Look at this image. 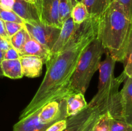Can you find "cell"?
<instances>
[{
    "instance_id": "obj_21",
    "label": "cell",
    "mask_w": 132,
    "mask_h": 131,
    "mask_svg": "<svg viewBox=\"0 0 132 131\" xmlns=\"http://www.w3.org/2000/svg\"><path fill=\"white\" fill-rule=\"evenodd\" d=\"M111 117L108 112L101 114L94 125L92 131H110Z\"/></svg>"
},
{
    "instance_id": "obj_19",
    "label": "cell",
    "mask_w": 132,
    "mask_h": 131,
    "mask_svg": "<svg viewBox=\"0 0 132 131\" xmlns=\"http://www.w3.org/2000/svg\"><path fill=\"white\" fill-rule=\"evenodd\" d=\"M75 4L74 0H59V18L62 24L71 16L72 8Z\"/></svg>"
},
{
    "instance_id": "obj_16",
    "label": "cell",
    "mask_w": 132,
    "mask_h": 131,
    "mask_svg": "<svg viewBox=\"0 0 132 131\" xmlns=\"http://www.w3.org/2000/svg\"><path fill=\"white\" fill-rule=\"evenodd\" d=\"M90 16L99 17L111 3V0H82Z\"/></svg>"
},
{
    "instance_id": "obj_30",
    "label": "cell",
    "mask_w": 132,
    "mask_h": 131,
    "mask_svg": "<svg viewBox=\"0 0 132 131\" xmlns=\"http://www.w3.org/2000/svg\"><path fill=\"white\" fill-rule=\"evenodd\" d=\"M14 0H0V5L4 8L12 10Z\"/></svg>"
},
{
    "instance_id": "obj_2",
    "label": "cell",
    "mask_w": 132,
    "mask_h": 131,
    "mask_svg": "<svg viewBox=\"0 0 132 131\" xmlns=\"http://www.w3.org/2000/svg\"><path fill=\"white\" fill-rule=\"evenodd\" d=\"M131 26L123 6L116 1H112L99 17L97 38L117 62L123 59Z\"/></svg>"
},
{
    "instance_id": "obj_17",
    "label": "cell",
    "mask_w": 132,
    "mask_h": 131,
    "mask_svg": "<svg viewBox=\"0 0 132 131\" xmlns=\"http://www.w3.org/2000/svg\"><path fill=\"white\" fill-rule=\"evenodd\" d=\"M121 62L124 64V73L127 77L132 78V26L125 55Z\"/></svg>"
},
{
    "instance_id": "obj_33",
    "label": "cell",
    "mask_w": 132,
    "mask_h": 131,
    "mask_svg": "<svg viewBox=\"0 0 132 131\" xmlns=\"http://www.w3.org/2000/svg\"><path fill=\"white\" fill-rule=\"evenodd\" d=\"M3 77V72L2 70H1V65H0V77Z\"/></svg>"
},
{
    "instance_id": "obj_14",
    "label": "cell",
    "mask_w": 132,
    "mask_h": 131,
    "mask_svg": "<svg viewBox=\"0 0 132 131\" xmlns=\"http://www.w3.org/2000/svg\"><path fill=\"white\" fill-rule=\"evenodd\" d=\"M65 99L67 117L76 115L88 107L85 95L82 93L72 94Z\"/></svg>"
},
{
    "instance_id": "obj_13",
    "label": "cell",
    "mask_w": 132,
    "mask_h": 131,
    "mask_svg": "<svg viewBox=\"0 0 132 131\" xmlns=\"http://www.w3.org/2000/svg\"><path fill=\"white\" fill-rule=\"evenodd\" d=\"M19 56L32 55L41 58L46 64L50 57V50L43 46L29 35L21 50L19 51Z\"/></svg>"
},
{
    "instance_id": "obj_10",
    "label": "cell",
    "mask_w": 132,
    "mask_h": 131,
    "mask_svg": "<svg viewBox=\"0 0 132 131\" xmlns=\"http://www.w3.org/2000/svg\"><path fill=\"white\" fill-rule=\"evenodd\" d=\"M121 119L132 125V78L126 77L120 91Z\"/></svg>"
},
{
    "instance_id": "obj_8",
    "label": "cell",
    "mask_w": 132,
    "mask_h": 131,
    "mask_svg": "<svg viewBox=\"0 0 132 131\" xmlns=\"http://www.w3.org/2000/svg\"><path fill=\"white\" fill-rule=\"evenodd\" d=\"M41 110L36 111L19 119V121L14 125L13 131H45L55 122L43 123L39 119V114Z\"/></svg>"
},
{
    "instance_id": "obj_20",
    "label": "cell",
    "mask_w": 132,
    "mask_h": 131,
    "mask_svg": "<svg viewBox=\"0 0 132 131\" xmlns=\"http://www.w3.org/2000/svg\"><path fill=\"white\" fill-rule=\"evenodd\" d=\"M28 36L29 34L24 26L19 32L10 38V42L12 46L19 51L24 46Z\"/></svg>"
},
{
    "instance_id": "obj_27",
    "label": "cell",
    "mask_w": 132,
    "mask_h": 131,
    "mask_svg": "<svg viewBox=\"0 0 132 131\" xmlns=\"http://www.w3.org/2000/svg\"><path fill=\"white\" fill-rule=\"evenodd\" d=\"M112 1H117L123 6L125 12L132 23V0H111V2Z\"/></svg>"
},
{
    "instance_id": "obj_12",
    "label": "cell",
    "mask_w": 132,
    "mask_h": 131,
    "mask_svg": "<svg viewBox=\"0 0 132 131\" xmlns=\"http://www.w3.org/2000/svg\"><path fill=\"white\" fill-rule=\"evenodd\" d=\"M23 77L36 78L42 73L44 62L41 58L32 55H24L19 57Z\"/></svg>"
},
{
    "instance_id": "obj_7",
    "label": "cell",
    "mask_w": 132,
    "mask_h": 131,
    "mask_svg": "<svg viewBox=\"0 0 132 131\" xmlns=\"http://www.w3.org/2000/svg\"><path fill=\"white\" fill-rule=\"evenodd\" d=\"M100 112L88 105L87 107L77 114L67 118V125L63 131H83L93 119Z\"/></svg>"
},
{
    "instance_id": "obj_23",
    "label": "cell",
    "mask_w": 132,
    "mask_h": 131,
    "mask_svg": "<svg viewBox=\"0 0 132 131\" xmlns=\"http://www.w3.org/2000/svg\"><path fill=\"white\" fill-rule=\"evenodd\" d=\"M110 131H132V125L122 119L111 117Z\"/></svg>"
},
{
    "instance_id": "obj_34",
    "label": "cell",
    "mask_w": 132,
    "mask_h": 131,
    "mask_svg": "<svg viewBox=\"0 0 132 131\" xmlns=\"http://www.w3.org/2000/svg\"><path fill=\"white\" fill-rule=\"evenodd\" d=\"M75 3H81V2H82V0H74Z\"/></svg>"
},
{
    "instance_id": "obj_6",
    "label": "cell",
    "mask_w": 132,
    "mask_h": 131,
    "mask_svg": "<svg viewBox=\"0 0 132 131\" xmlns=\"http://www.w3.org/2000/svg\"><path fill=\"white\" fill-rule=\"evenodd\" d=\"M41 23L58 28H61L59 14V0H36Z\"/></svg>"
},
{
    "instance_id": "obj_5",
    "label": "cell",
    "mask_w": 132,
    "mask_h": 131,
    "mask_svg": "<svg viewBox=\"0 0 132 131\" xmlns=\"http://www.w3.org/2000/svg\"><path fill=\"white\" fill-rule=\"evenodd\" d=\"M24 26L32 38L50 51L61 32L60 28L46 25L40 21L24 22Z\"/></svg>"
},
{
    "instance_id": "obj_9",
    "label": "cell",
    "mask_w": 132,
    "mask_h": 131,
    "mask_svg": "<svg viewBox=\"0 0 132 131\" xmlns=\"http://www.w3.org/2000/svg\"><path fill=\"white\" fill-rule=\"evenodd\" d=\"M79 25V24H76L73 23L71 16L63 23L58 38L50 51V57L48 60L62 51Z\"/></svg>"
},
{
    "instance_id": "obj_18",
    "label": "cell",
    "mask_w": 132,
    "mask_h": 131,
    "mask_svg": "<svg viewBox=\"0 0 132 131\" xmlns=\"http://www.w3.org/2000/svg\"><path fill=\"white\" fill-rule=\"evenodd\" d=\"M73 21L76 24H81L90 17L86 6L83 3H77L74 5L71 13Z\"/></svg>"
},
{
    "instance_id": "obj_26",
    "label": "cell",
    "mask_w": 132,
    "mask_h": 131,
    "mask_svg": "<svg viewBox=\"0 0 132 131\" xmlns=\"http://www.w3.org/2000/svg\"><path fill=\"white\" fill-rule=\"evenodd\" d=\"M67 125V120L66 119L57 121L48 127L45 131H63L66 128Z\"/></svg>"
},
{
    "instance_id": "obj_35",
    "label": "cell",
    "mask_w": 132,
    "mask_h": 131,
    "mask_svg": "<svg viewBox=\"0 0 132 131\" xmlns=\"http://www.w3.org/2000/svg\"><path fill=\"white\" fill-rule=\"evenodd\" d=\"M25 1H29V2H31V3H35V2H36V0H25Z\"/></svg>"
},
{
    "instance_id": "obj_29",
    "label": "cell",
    "mask_w": 132,
    "mask_h": 131,
    "mask_svg": "<svg viewBox=\"0 0 132 131\" xmlns=\"http://www.w3.org/2000/svg\"><path fill=\"white\" fill-rule=\"evenodd\" d=\"M0 36L4 37L5 39H7L8 41H10V37L8 36L6 30H5V22L1 19V16H0Z\"/></svg>"
},
{
    "instance_id": "obj_4",
    "label": "cell",
    "mask_w": 132,
    "mask_h": 131,
    "mask_svg": "<svg viewBox=\"0 0 132 131\" xmlns=\"http://www.w3.org/2000/svg\"><path fill=\"white\" fill-rule=\"evenodd\" d=\"M104 53L105 50L97 37L89 43L79 58L63 99L72 94L82 93L85 95L93 76L99 70L102 55Z\"/></svg>"
},
{
    "instance_id": "obj_11",
    "label": "cell",
    "mask_w": 132,
    "mask_h": 131,
    "mask_svg": "<svg viewBox=\"0 0 132 131\" xmlns=\"http://www.w3.org/2000/svg\"><path fill=\"white\" fill-rule=\"evenodd\" d=\"M12 10L24 22L40 21L35 3H31L25 0H14Z\"/></svg>"
},
{
    "instance_id": "obj_32",
    "label": "cell",
    "mask_w": 132,
    "mask_h": 131,
    "mask_svg": "<svg viewBox=\"0 0 132 131\" xmlns=\"http://www.w3.org/2000/svg\"><path fill=\"white\" fill-rule=\"evenodd\" d=\"M3 57H4V52L0 50V64H1V62H2V60H3Z\"/></svg>"
},
{
    "instance_id": "obj_31",
    "label": "cell",
    "mask_w": 132,
    "mask_h": 131,
    "mask_svg": "<svg viewBox=\"0 0 132 131\" xmlns=\"http://www.w3.org/2000/svg\"><path fill=\"white\" fill-rule=\"evenodd\" d=\"M100 114H98V115H97L96 116H95V118H94V119H93L92 120V121L90 122V124H89L88 125L87 127H86V128H85V129L83 131H92L93 130V128H94V125H95V122H96L97 119L98 117H99V116L100 115Z\"/></svg>"
},
{
    "instance_id": "obj_24",
    "label": "cell",
    "mask_w": 132,
    "mask_h": 131,
    "mask_svg": "<svg viewBox=\"0 0 132 131\" xmlns=\"http://www.w3.org/2000/svg\"><path fill=\"white\" fill-rule=\"evenodd\" d=\"M5 22V26L6 33L10 38L14 34H15L17 32H19L24 26V24L15 23V22Z\"/></svg>"
},
{
    "instance_id": "obj_3",
    "label": "cell",
    "mask_w": 132,
    "mask_h": 131,
    "mask_svg": "<svg viewBox=\"0 0 132 131\" xmlns=\"http://www.w3.org/2000/svg\"><path fill=\"white\" fill-rule=\"evenodd\" d=\"M106 57L99 66L98 90L88 105L102 113L108 112L112 118L121 119V105L119 87L126 78L122 72L115 77L114 68L117 60L105 51Z\"/></svg>"
},
{
    "instance_id": "obj_1",
    "label": "cell",
    "mask_w": 132,
    "mask_h": 131,
    "mask_svg": "<svg viewBox=\"0 0 132 131\" xmlns=\"http://www.w3.org/2000/svg\"><path fill=\"white\" fill-rule=\"evenodd\" d=\"M99 17L90 16L79 24L61 51L46 63L45 76L19 119L36 111L52 101L63 99V94L84 50L97 37Z\"/></svg>"
},
{
    "instance_id": "obj_28",
    "label": "cell",
    "mask_w": 132,
    "mask_h": 131,
    "mask_svg": "<svg viewBox=\"0 0 132 131\" xmlns=\"http://www.w3.org/2000/svg\"><path fill=\"white\" fill-rule=\"evenodd\" d=\"M12 46L10 42L4 37L0 36V50L3 52Z\"/></svg>"
},
{
    "instance_id": "obj_22",
    "label": "cell",
    "mask_w": 132,
    "mask_h": 131,
    "mask_svg": "<svg viewBox=\"0 0 132 131\" xmlns=\"http://www.w3.org/2000/svg\"><path fill=\"white\" fill-rule=\"evenodd\" d=\"M0 16L4 21L15 22V23L24 24V21L19 17L12 10L4 8L0 5Z\"/></svg>"
},
{
    "instance_id": "obj_15",
    "label": "cell",
    "mask_w": 132,
    "mask_h": 131,
    "mask_svg": "<svg viewBox=\"0 0 132 131\" xmlns=\"http://www.w3.org/2000/svg\"><path fill=\"white\" fill-rule=\"evenodd\" d=\"M0 65L3 77L11 79H19L23 77L19 59L15 60H3Z\"/></svg>"
},
{
    "instance_id": "obj_25",
    "label": "cell",
    "mask_w": 132,
    "mask_h": 131,
    "mask_svg": "<svg viewBox=\"0 0 132 131\" xmlns=\"http://www.w3.org/2000/svg\"><path fill=\"white\" fill-rule=\"evenodd\" d=\"M19 57L20 56L18 50L12 46L9 48L6 51L4 52L3 60H15V59H19Z\"/></svg>"
}]
</instances>
